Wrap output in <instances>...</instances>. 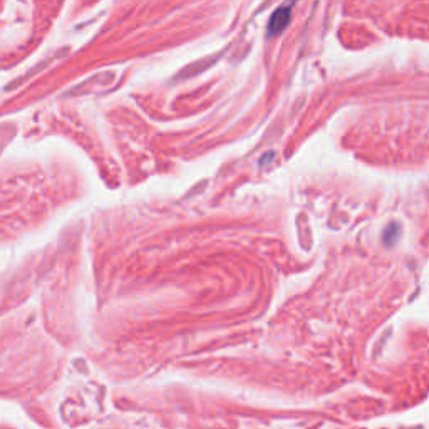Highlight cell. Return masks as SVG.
Returning <instances> with one entry per match:
<instances>
[{
  "mask_svg": "<svg viewBox=\"0 0 429 429\" xmlns=\"http://www.w3.org/2000/svg\"><path fill=\"white\" fill-rule=\"evenodd\" d=\"M290 15H292V10L290 7H280L278 10L273 12L272 19H270L269 27H266V32L269 36H278L280 32L285 31L290 24Z\"/></svg>",
  "mask_w": 429,
  "mask_h": 429,
  "instance_id": "obj_1",
  "label": "cell"
},
{
  "mask_svg": "<svg viewBox=\"0 0 429 429\" xmlns=\"http://www.w3.org/2000/svg\"><path fill=\"white\" fill-rule=\"evenodd\" d=\"M399 235H401V230H399L398 223H393L391 227H387V230L384 232L386 245H394L396 240L399 239Z\"/></svg>",
  "mask_w": 429,
  "mask_h": 429,
  "instance_id": "obj_2",
  "label": "cell"
}]
</instances>
